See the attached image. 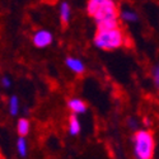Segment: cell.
<instances>
[{
  "label": "cell",
  "instance_id": "6da1fadb",
  "mask_svg": "<svg viewBox=\"0 0 159 159\" xmlns=\"http://www.w3.org/2000/svg\"><path fill=\"white\" fill-rule=\"evenodd\" d=\"M132 157L134 159H154L155 155V138L148 129H139L134 132L131 139Z\"/></svg>",
  "mask_w": 159,
  "mask_h": 159
},
{
  "label": "cell",
  "instance_id": "9a60e30c",
  "mask_svg": "<svg viewBox=\"0 0 159 159\" xmlns=\"http://www.w3.org/2000/svg\"><path fill=\"white\" fill-rule=\"evenodd\" d=\"M127 126H129V129H131V130H136V129H138L139 122H138V120H136L134 116H131V117L127 118Z\"/></svg>",
  "mask_w": 159,
  "mask_h": 159
},
{
  "label": "cell",
  "instance_id": "277c9868",
  "mask_svg": "<svg viewBox=\"0 0 159 159\" xmlns=\"http://www.w3.org/2000/svg\"><path fill=\"white\" fill-rule=\"evenodd\" d=\"M66 107L69 108V111L73 115H84L88 111V104L84 99L79 98V97H71L66 101Z\"/></svg>",
  "mask_w": 159,
  "mask_h": 159
},
{
  "label": "cell",
  "instance_id": "5bb4252c",
  "mask_svg": "<svg viewBox=\"0 0 159 159\" xmlns=\"http://www.w3.org/2000/svg\"><path fill=\"white\" fill-rule=\"evenodd\" d=\"M11 84H13V82H11L10 76H8V75H3L2 78H0V85H2L4 89H9V88L11 87Z\"/></svg>",
  "mask_w": 159,
  "mask_h": 159
},
{
  "label": "cell",
  "instance_id": "8fae6325",
  "mask_svg": "<svg viewBox=\"0 0 159 159\" xmlns=\"http://www.w3.org/2000/svg\"><path fill=\"white\" fill-rule=\"evenodd\" d=\"M16 147H17V153L20 158H27V155H28V141H27V139L18 136Z\"/></svg>",
  "mask_w": 159,
  "mask_h": 159
},
{
  "label": "cell",
  "instance_id": "2e32d148",
  "mask_svg": "<svg viewBox=\"0 0 159 159\" xmlns=\"http://www.w3.org/2000/svg\"><path fill=\"white\" fill-rule=\"evenodd\" d=\"M144 125H145V126H150V125H152V122H150V120H149L148 117L144 118Z\"/></svg>",
  "mask_w": 159,
  "mask_h": 159
},
{
  "label": "cell",
  "instance_id": "9c48e42d",
  "mask_svg": "<svg viewBox=\"0 0 159 159\" xmlns=\"http://www.w3.org/2000/svg\"><path fill=\"white\" fill-rule=\"evenodd\" d=\"M118 19H122L125 23H136L139 20V14L129 8H124L118 11Z\"/></svg>",
  "mask_w": 159,
  "mask_h": 159
},
{
  "label": "cell",
  "instance_id": "52a82bcc",
  "mask_svg": "<svg viewBox=\"0 0 159 159\" xmlns=\"http://www.w3.org/2000/svg\"><path fill=\"white\" fill-rule=\"evenodd\" d=\"M68 132L70 136H78L82 132V122L76 115L70 113L68 118Z\"/></svg>",
  "mask_w": 159,
  "mask_h": 159
},
{
  "label": "cell",
  "instance_id": "5b68a950",
  "mask_svg": "<svg viewBox=\"0 0 159 159\" xmlns=\"http://www.w3.org/2000/svg\"><path fill=\"white\" fill-rule=\"evenodd\" d=\"M65 66L68 68L71 73L76 74V75H83L87 70V66H85V62L79 59V57H75V56H68L65 59Z\"/></svg>",
  "mask_w": 159,
  "mask_h": 159
},
{
  "label": "cell",
  "instance_id": "3957f363",
  "mask_svg": "<svg viewBox=\"0 0 159 159\" xmlns=\"http://www.w3.org/2000/svg\"><path fill=\"white\" fill-rule=\"evenodd\" d=\"M54 33L48 30L41 28L33 32L32 34V45L36 48H47L54 43Z\"/></svg>",
  "mask_w": 159,
  "mask_h": 159
},
{
  "label": "cell",
  "instance_id": "30bf717a",
  "mask_svg": "<svg viewBox=\"0 0 159 159\" xmlns=\"http://www.w3.org/2000/svg\"><path fill=\"white\" fill-rule=\"evenodd\" d=\"M8 112L11 117H17L20 112V99L17 94H13L8 99Z\"/></svg>",
  "mask_w": 159,
  "mask_h": 159
},
{
  "label": "cell",
  "instance_id": "7a4b0ae2",
  "mask_svg": "<svg viewBox=\"0 0 159 159\" xmlns=\"http://www.w3.org/2000/svg\"><path fill=\"white\" fill-rule=\"evenodd\" d=\"M93 45L102 51L118 50L125 45V33L120 27L97 31L93 37Z\"/></svg>",
  "mask_w": 159,
  "mask_h": 159
},
{
  "label": "cell",
  "instance_id": "ba28073f",
  "mask_svg": "<svg viewBox=\"0 0 159 159\" xmlns=\"http://www.w3.org/2000/svg\"><path fill=\"white\" fill-rule=\"evenodd\" d=\"M31 132V121L27 117H19L17 120V134L18 136L27 138Z\"/></svg>",
  "mask_w": 159,
  "mask_h": 159
},
{
  "label": "cell",
  "instance_id": "4fadbf2b",
  "mask_svg": "<svg viewBox=\"0 0 159 159\" xmlns=\"http://www.w3.org/2000/svg\"><path fill=\"white\" fill-rule=\"evenodd\" d=\"M152 79L154 82V87L159 88V65H153L152 68Z\"/></svg>",
  "mask_w": 159,
  "mask_h": 159
},
{
  "label": "cell",
  "instance_id": "7c38bea8",
  "mask_svg": "<svg viewBox=\"0 0 159 159\" xmlns=\"http://www.w3.org/2000/svg\"><path fill=\"white\" fill-rule=\"evenodd\" d=\"M106 2H108V0H88L87 2V13H88V16L89 17H92L94 14V11L99 8V7H102Z\"/></svg>",
  "mask_w": 159,
  "mask_h": 159
},
{
  "label": "cell",
  "instance_id": "8992f818",
  "mask_svg": "<svg viewBox=\"0 0 159 159\" xmlns=\"http://www.w3.org/2000/svg\"><path fill=\"white\" fill-rule=\"evenodd\" d=\"M59 19L62 27H66L71 20V7L68 2H61L59 5Z\"/></svg>",
  "mask_w": 159,
  "mask_h": 159
}]
</instances>
